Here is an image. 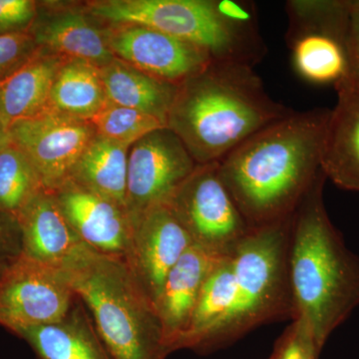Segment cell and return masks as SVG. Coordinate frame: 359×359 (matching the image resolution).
Instances as JSON below:
<instances>
[{
  "label": "cell",
  "instance_id": "obj_10",
  "mask_svg": "<svg viewBox=\"0 0 359 359\" xmlns=\"http://www.w3.org/2000/svg\"><path fill=\"white\" fill-rule=\"evenodd\" d=\"M198 166L171 129L156 130L130 148L126 210L129 218L166 204Z\"/></svg>",
  "mask_w": 359,
  "mask_h": 359
},
{
  "label": "cell",
  "instance_id": "obj_20",
  "mask_svg": "<svg viewBox=\"0 0 359 359\" xmlns=\"http://www.w3.org/2000/svg\"><path fill=\"white\" fill-rule=\"evenodd\" d=\"M39 47L67 59L86 61L97 67L114 60L105 30L80 13H62L44 21L33 33Z\"/></svg>",
  "mask_w": 359,
  "mask_h": 359
},
{
  "label": "cell",
  "instance_id": "obj_13",
  "mask_svg": "<svg viewBox=\"0 0 359 359\" xmlns=\"http://www.w3.org/2000/svg\"><path fill=\"white\" fill-rule=\"evenodd\" d=\"M54 194L82 243L101 254L125 257L131 235L126 209L71 181Z\"/></svg>",
  "mask_w": 359,
  "mask_h": 359
},
{
  "label": "cell",
  "instance_id": "obj_14",
  "mask_svg": "<svg viewBox=\"0 0 359 359\" xmlns=\"http://www.w3.org/2000/svg\"><path fill=\"white\" fill-rule=\"evenodd\" d=\"M224 256L193 244L168 275L156 309L170 353L177 351L190 325L205 280Z\"/></svg>",
  "mask_w": 359,
  "mask_h": 359
},
{
  "label": "cell",
  "instance_id": "obj_27",
  "mask_svg": "<svg viewBox=\"0 0 359 359\" xmlns=\"http://www.w3.org/2000/svg\"><path fill=\"white\" fill-rule=\"evenodd\" d=\"M90 122L98 136L128 147L146 135L167 127L155 116L109 102Z\"/></svg>",
  "mask_w": 359,
  "mask_h": 359
},
{
  "label": "cell",
  "instance_id": "obj_25",
  "mask_svg": "<svg viewBox=\"0 0 359 359\" xmlns=\"http://www.w3.org/2000/svg\"><path fill=\"white\" fill-rule=\"evenodd\" d=\"M27 157L9 143L0 151V212L18 219L33 198L43 191Z\"/></svg>",
  "mask_w": 359,
  "mask_h": 359
},
{
  "label": "cell",
  "instance_id": "obj_30",
  "mask_svg": "<svg viewBox=\"0 0 359 359\" xmlns=\"http://www.w3.org/2000/svg\"><path fill=\"white\" fill-rule=\"evenodd\" d=\"M36 14V4L32 0H0V34L25 32Z\"/></svg>",
  "mask_w": 359,
  "mask_h": 359
},
{
  "label": "cell",
  "instance_id": "obj_5",
  "mask_svg": "<svg viewBox=\"0 0 359 359\" xmlns=\"http://www.w3.org/2000/svg\"><path fill=\"white\" fill-rule=\"evenodd\" d=\"M91 15L117 25H140L197 45L212 61L255 67L266 54L256 6L243 0H104Z\"/></svg>",
  "mask_w": 359,
  "mask_h": 359
},
{
  "label": "cell",
  "instance_id": "obj_3",
  "mask_svg": "<svg viewBox=\"0 0 359 359\" xmlns=\"http://www.w3.org/2000/svg\"><path fill=\"white\" fill-rule=\"evenodd\" d=\"M321 172L290 224L289 264L294 318L304 321L321 347L359 306V257L330 221Z\"/></svg>",
  "mask_w": 359,
  "mask_h": 359
},
{
  "label": "cell",
  "instance_id": "obj_24",
  "mask_svg": "<svg viewBox=\"0 0 359 359\" xmlns=\"http://www.w3.org/2000/svg\"><path fill=\"white\" fill-rule=\"evenodd\" d=\"M299 75L316 84H337L347 75L344 39L332 33L306 30L285 34Z\"/></svg>",
  "mask_w": 359,
  "mask_h": 359
},
{
  "label": "cell",
  "instance_id": "obj_21",
  "mask_svg": "<svg viewBox=\"0 0 359 359\" xmlns=\"http://www.w3.org/2000/svg\"><path fill=\"white\" fill-rule=\"evenodd\" d=\"M130 148L95 135L80 156L70 181L126 209Z\"/></svg>",
  "mask_w": 359,
  "mask_h": 359
},
{
  "label": "cell",
  "instance_id": "obj_11",
  "mask_svg": "<svg viewBox=\"0 0 359 359\" xmlns=\"http://www.w3.org/2000/svg\"><path fill=\"white\" fill-rule=\"evenodd\" d=\"M130 223L131 235L124 259L156 306L168 275L194 242L167 203L132 217Z\"/></svg>",
  "mask_w": 359,
  "mask_h": 359
},
{
  "label": "cell",
  "instance_id": "obj_8",
  "mask_svg": "<svg viewBox=\"0 0 359 359\" xmlns=\"http://www.w3.org/2000/svg\"><path fill=\"white\" fill-rule=\"evenodd\" d=\"M76 301L59 266L22 252L0 276V325L14 334L62 320Z\"/></svg>",
  "mask_w": 359,
  "mask_h": 359
},
{
  "label": "cell",
  "instance_id": "obj_15",
  "mask_svg": "<svg viewBox=\"0 0 359 359\" xmlns=\"http://www.w3.org/2000/svg\"><path fill=\"white\" fill-rule=\"evenodd\" d=\"M337 103L330 110L323 138L320 168L339 188L359 193V85H334Z\"/></svg>",
  "mask_w": 359,
  "mask_h": 359
},
{
  "label": "cell",
  "instance_id": "obj_26",
  "mask_svg": "<svg viewBox=\"0 0 359 359\" xmlns=\"http://www.w3.org/2000/svg\"><path fill=\"white\" fill-rule=\"evenodd\" d=\"M351 0H290L287 32L318 30L346 40Z\"/></svg>",
  "mask_w": 359,
  "mask_h": 359
},
{
  "label": "cell",
  "instance_id": "obj_4",
  "mask_svg": "<svg viewBox=\"0 0 359 359\" xmlns=\"http://www.w3.org/2000/svg\"><path fill=\"white\" fill-rule=\"evenodd\" d=\"M77 299L112 359H165L169 355L155 304L124 257L82 244L61 264Z\"/></svg>",
  "mask_w": 359,
  "mask_h": 359
},
{
  "label": "cell",
  "instance_id": "obj_6",
  "mask_svg": "<svg viewBox=\"0 0 359 359\" xmlns=\"http://www.w3.org/2000/svg\"><path fill=\"white\" fill-rule=\"evenodd\" d=\"M290 218L252 229L231 252L237 283L235 302L230 313L205 339L201 351L208 353L233 344L259 325L292 320Z\"/></svg>",
  "mask_w": 359,
  "mask_h": 359
},
{
  "label": "cell",
  "instance_id": "obj_22",
  "mask_svg": "<svg viewBox=\"0 0 359 359\" xmlns=\"http://www.w3.org/2000/svg\"><path fill=\"white\" fill-rule=\"evenodd\" d=\"M107 103L99 67L86 61L66 59L52 84L46 108L90 121Z\"/></svg>",
  "mask_w": 359,
  "mask_h": 359
},
{
  "label": "cell",
  "instance_id": "obj_17",
  "mask_svg": "<svg viewBox=\"0 0 359 359\" xmlns=\"http://www.w3.org/2000/svg\"><path fill=\"white\" fill-rule=\"evenodd\" d=\"M16 223L21 252L41 263L60 266L84 244L71 228L54 193L43 190L37 194Z\"/></svg>",
  "mask_w": 359,
  "mask_h": 359
},
{
  "label": "cell",
  "instance_id": "obj_16",
  "mask_svg": "<svg viewBox=\"0 0 359 359\" xmlns=\"http://www.w3.org/2000/svg\"><path fill=\"white\" fill-rule=\"evenodd\" d=\"M66 59L37 46L29 57L0 79V125L6 134L14 123L46 108L52 84Z\"/></svg>",
  "mask_w": 359,
  "mask_h": 359
},
{
  "label": "cell",
  "instance_id": "obj_1",
  "mask_svg": "<svg viewBox=\"0 0 359 359\" xmlns=\"http://www.w3.org/2000/svg\"><path fill=\"white\" fill-rule=\"evenodd\" d=\"M330 110L297 112L273 123L218 162L224 185L250 229L287 221L321 172Z\"/></svg>",
  "mask_w": 359,
  "mask_h": 359
},
{
  "label": "cell",
  "instance_id": "obj_9",
  "mask_svg": "<svg viewBox=\"0 0 359 359\" xmlns=\"http://www.w3.org/2000/svg\"><path fill=\"white\" fill-rule=\"evenodd\" d=\"M95 135L91 122L47 108L14 123L7 131L9 143L27 157L44 190L51 193L70 181L80 156Z\"/></svg>",
  "mask_w": 359,
  "mask_h": 359
},
{
  "label": "cell",
  "instance_id": "obj_33",
  "mask_svg": "<svg viewBox=\"0 0 359 359\" xmlns=\"http://www.w3.org/2000/svg\"><path fill=\"white\" fill-rule=\"evenodd\" d=\"M8 136H7L6 131H4V128L1 127V125H0V151L6 147V146L8 145Z\"/></svg>",
  "mask_w": 359,
  "mask_h": 359
},
{
  "label": "cell",
  "instance_id": "obj_7",
  "mask_svg": "<svg viewBox=\"0 0 359 359\" xmlns=\"http://www.w3.org/2000/svg\"><path fill=\"white\" fill-rule=\"evenodd\" d=\"M194 244L230 255L252 229L219 173V164L198 165L167 203Z\"/></svg>",
  "mask_w": 359,
  "mask_h": 359
},
{
  "label": "cell",
  "instance_id": "obj_29",
  "mask_svg": "<svg viewBox=\"0 0 359 359\" xmlns=\"http://www.w3.org/2000/svg\"><path fill=\"white\" fill-rule=\"evenodd\" d=\"M37 48L33 33L16 32L0 34V79L15 69Z\"/></svg>",
  "mask_w": 359,
  "mask_h": 359
},
{
  "label": "cell",
  "instance_id": "obj_2",
  "mask_svg": "<svg viewBox=\"0 0 359 359\" xmlns=\"http://www.w3.org/2000/svg\"><path fill=\"white\" fill-rule=\"evenodd\" d=\"M294 112L269 96L252 66L211 61L178 85L167 127L198 165L209 164Z\"/></svg>",
  "mask_w": 359,
  "mask_h": 359
},
{
  "label": "cell",
  "instance_id": "obj_28",
  "mask_svg": "<svg viewBox=\"0 0 359 359\" xmlns=\"http://www.w3.org/2000/svg\"><path fill=\"white\" fill-rule=\"evenodd\" d=\"M321 351L323 347L308 325L294 318L276 340L268 359H320Z\"/></svg>",
  "mask_w": 359,
  "mask_h": 359
},
{
  "label": "cell",
  "instance_id": "obj_18",
  "mask_svg": "<svg viewBox=\"0 0 359 359\" xmlns=\"http://www.w3.org/2000/svg\"><path fill=\"white\" fill-rule=\"evenodd\" d=\"M41 359H112L81 302L58 323L18 332Z\"/></svg>",
  "mask_w": 359,
  "mask_h": 359
},
{
  "label": "cell",
  "instance_id": "obj_31",
  "mask_svg": "<svg viewBox=\"0 0 359 359\" xmlns=\"http://www.w3.org/2000/svg\"><path fill=\"white\" fill-rule=\"evenodd\" d=\"M347 75L342 80L359 85V0H351L344 40Z\"/></svg>",
  "mask_w": 359,
  "mask_h": 359
},
{
  "label": "cell",
  "instance_id": "obj_12",
  "mask_svg": "<svg viewBox=\"0 0 359 359\" xmlns=\"http://www.w3.org/2000/svg\"><path fill=\"white\" fill-rule=\"evenodd\" d=\"M105 32L116 58L177 86L212 61L197 45L145 26L117 25Z\"/></svg>",
  "mask_w": 359,
  "mask_h": 359
},
{
  "label": "cell",
  "instance_id": "obj_23",
  "mask_svg": "<svg viewBox=\"0 0 359 359\" xmlns=\"http://www.w3.org/2000/svg\"><path fill=\"white\" fill-rule=\"evenodd\" d=\"M237 283L231 254L216 264L201 290L192 320L186 334L180 340L182 348L201 351L205 339L230 313L236 299Z\"/></svg>",
  "mask_w": 359,
  "mask_h": 359
},
{
  "label": "cell",
  "instance_id": "obj_19",
  "mask_svg": "<svg viewBox=\"0 0 359 359\" xmlns=\"http://www.w3.org/2000/svg\"><path fill=\"white\" fill-rule=\"evenodd\" d=\"M108 102L132 108L166 123L178 86L115 58L99 67Z\"/></svg>",
  "mask_w": 359,
  "mask_h": 359
},
{
  "label": "cell",
  "instance_id": "obj_32",
  "mask_svg": "<svg viewBox=\"0 0 359 359\" xmlns=\"http://www.w3.org/2000/svg\"><path fill=\"white\" fill-rule=\"evenodd\" d=\"M20 254L18 224L15 219L0 212V276Z\"/></svg>",
  "mask_w": 359,
  "mask_h": 359
}]
</instances>
